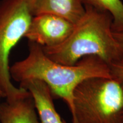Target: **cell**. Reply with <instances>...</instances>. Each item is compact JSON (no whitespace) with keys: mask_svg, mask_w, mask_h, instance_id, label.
I'll return each instance as SVG.
<instances>
[{"mask_svg":"<svg viewBox=\"0 0 123 123\" xmlns=\"http://www.w3.org/2000/svg\"><path fill=\"white\" fill-rule=\"evenodd\" d=\"M28 46L27 57L10 67L11 78L19 83L31 79L43 81L53 98L65 101L71 115L73 92L78 84L88 78L112 76L110 66L97 56H84L74 65H65L50 59L39 44L29 41Z\"/></svg>","mask_w":123,"mask_h":123,"instance_id":"1","label":"cell"},{"mask_svg":"<svg viewBox=\"0 0 123 123\" xmlns=\"http://www.w3.org/2000/svg\"><path fill=\"white\" fill-rule=\"evenodd\" d=\"M83 15L62 43L42 47L48 57L58 63L74 65L84 56L95 55L110 66L123 60V49L112 31L113 18L105 10L84 6Z\"/></svg>","mask_w":123,"mask_h":123,"instance_id":"2","label":"cell"},{"mask_svg":"<svg viewBox=\"0 0 123 123\" xmlns=\"http://www.w3.org/2000/svg\"><path fill=\"white\" fill-rule=\"evenodd\" d=\"M73 123H123V80L115 76L84 80L73 92Z\"/></svg>","mask_w":123,"mask_h":123,"instance_id":"3","label":"cell"},{"mask_svg":"<svg viewBox=\"0 0 123 123\" xmlns=\"http://www.w3.org/2000/svg\"><path fill=\"white\" fill-rule=\"evenodd\" d=\"M31 0L0 1V89L7 100L24 95L27 90L11 81L10 53L28 30L33 18Z\"/></svg>","mask_w":123,"mask_h":123,"instance_id":"4","label":"cell"},{"mask_svg":"<svg viewBox=\"0 0 123 123\" xmlns=\"http://www.w3.org/2000/svg\"><path fill=\"white\" fill-rule=\"evenodd\" d=\"M74 26V24L58 15L42 14L33 17L24 37L42 47H53L64 42Z\"/></svg>","mask_w":123,"mask_h":123,"instance_id":"5","label":"cell"},{"mask_svg":"<svg viewBox=\"0 0 123 123\" xmlns=\"http://www.w3.org/2000/svg\"><path fill=\"white\" fill-rule=\"evenodd\" d=\"M19 87L31 95L41 123H64L55 108L53 97L49 87L37 79L27 80L19 83Z\"/></svg>","mask_w":123,"mask_h":123,"instance_id":"6","label":"cell"},{"mask_svg":"<svg viewBox=\"0 0 123 123\" xmlns=\"http://www.w3.org/2000/svg\"><path fill=\"white\" fill-rule=\"evenodd\" d=\"M0 123H41L28 91L17 99L0 103Z\"/></svg>","mask_w":123,"mask_h":123,"instance_id":"7","label":"cell"},{"mask_svg":"<svg viewBox=\"0 0 123 123\" xmlns=\"http://www.w3.org/2000/svg\"><path fill=\"white\" fill-rule=\"evenodd\" d=\"M33 16L52 14L61 17L75 24L85 12L80 0H31Z\"/></svg>","mask_w":123,"mask_h":123,"instance_id":"8","label":"cell"},{"mask_svg":"<svg viewBox=\"0 0 123 123\" xmlns=\"http://www.w3.org/2000/svg\"><path fill=\"white\" fill-rule=\"evenodd\" d=\"M86 5L105 10L113 18L112 31L113 33L123 32V3L121 0H80Z\"/></svg>","mask_w":123,"mask_h":123,"instance_id":"9","label":"cell"},{"mask_svg":"<svg viewBox=\"0 0 123 123\" xmlns=\"http://www.w3.org/2000/svg\"><path fill=\"white\" fill-rule=\"evenodd\" d=\"M110 68L112 75L120 78L123 80V61L111 64Z\"/></svg>","mask_w":123,"mask_h":123,"instance_id":"10","label":"cell"},{"mask_svg":"<svg viewBox=\"0 0 123 123\" xmlns=\"http://www.w3.org/2000/svg\"><path fill=\"white\" fill-rule=\"evenodd\" d=\"M115 38H116L120 45L121 46L123 49V32L121 33H113Z\"/></svg>","mask_w":123,"mask_h":123,"instance_id":"11","label":"cell"},{"mask_svg":"<svg viewBox=\"0 0 123 123\" xmlns=\"http://www.w3.org/2000/svg\"><path fill=\"white\" fill-rule=\"evenodd\" d=\"M0 95H1V96H2V98H4V95H3L2 92V91L1 90V89H0Z\"/></svg>","mask_w":123,"mask_h":123,"instance_id":"12","label":"cell"},{"mask_svg":"<svg viewBox=\"0 0 123 123\" xmlns=\"http://www.w3.org/2000/svg\"><path fill=\"white\" fill-rule=\"evenodd\" d=\"M2 98V96H1V95H0V103H1V98Z\"/></svg>","mask_w":123,"mask_h":123,"instance_id":"13","label":"cell"}]
</instances>
